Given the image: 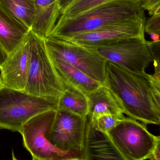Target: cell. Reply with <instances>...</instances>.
<instances>
[{
  "label": "cell",
  "instance_id": "1",
  "mask_svg": "<svg viewBox=\"0 0 160 160\" xmlns=\"http://www.w3.org/2000/svg\"><path fill=\"white\" fill-rule=\"evenodd\" d=\"M105 73L103 84L117 98L124 114L146 125H160L151 100L148 75L141 76L108 61Z\"/></svg>",
  "mask_w": 160,
  "mask_h": 160
},
{
  "label": "cell",
  "instance_id": "2",
  "mask_svg": "<svg viewBox=\"0 0 160 160\" xmlns=\"http://www.w3.org/2000/svg\"><path fill=\"white\" fill-rule=\"evenodd\" d=\"M144 11L139 0H112L73 18L61 16L50 36L68 38L111 23L146 20Z\"/></svg>",
  "mask_w": 160,
  "mask_h": 160
},
{
  "label": "cell",
  "instance_id": "3",
  "mask_svg": "<svg viewBox=\"0 0 160 160\" xmlns=\"http://www.w3.org/2000/svg\"><path fill=\"white\" fill-rule=\"evenodd\" d=\"M58 102V99L37 97L3 86L0 88V129L20 132L32 118L57 110Z\"/></svg>",
  "mask_w": 160,
  "mask_h": 160
},
{
  "label": "cell",
  "instance_id": "4",
  "mask_svg": "<svg viewBox=\"0 0 160 160\" xmlns=\"http://www.w3.org/2000/svg\"><path fill=\"white\" fill-rule=\"evenodd\" d=\"M31 57L24 92L37 97L58 99L66 88L46 46L45 39L31 30Z\"/></svg>",
  "mask_w": 160,
  "mask_h": 160
},
{
  "label": "cell",
  "instance_id": "5",
  "mask_svg": "<svg viewBox=\"0 0 160 160\" xmlns=\"http://www.w3.org/2000/svg\"><path fill=\"white\" fill-rule=\"evenodd\" d=\"M57 110L41 113L28 120L20 133L25 148L33 158L41 160H68L84 159V156L65 153L57 149L48 136L56 117Z\"/></svg>",
  "mask_w": 160,
  "mask_h": 160
},
{
  "label": "cell",
  "instance_id": "6",
  "mask_svg": "<svg viewBox=\"0 0 160 160\" xmlns=\"http://www.w3.org/2000/svg\"><path fill=\"white\" fill-rule=\"evenodd\" d=\"M45 41L51 57L63 60L93 79L104 84L107 61L96 52L68 39L52 36Z\"/></svg>",
  "mask_w": 160,
  "mask_h": 160
},
{
  "label": "cell",
  "instance_id": "7",
  "mask_svg": "<svg viewBox=\"0 0 160 160\" xmlns=\"http://www.w3.org/2000/svg\"><path fill=\"white\" fill-rule=\"evenodd\" d=\"M107 133L127 160L149 159L153 153L156 136L135 119L125 117Z\"/></svg>",
  "mask_w": 160,
  "mask_h": 160
},
{
  "label": "cell",
  "instance_id": "8",
  "mask_svg": "<svg viewBox=\"0 0 160 160\" xmlns=\"http://www.w3.org/2000/svg\"><path fill=\"white\" fill-rule=\"evenodd\" d=\"M87 48L106 61L144 77L148 75L146 69L153 62L145 38H126L109 46Z\"/></svg>",
  "mask_w": 160,
  "mask_h": 160
},
{
  "label": "cell",
  "instance_id": "9",
  "mask_svg": "<svg viewBox=\"0 0 160 160\" xmlns=\"http://www.w3.org/2000/svg\"><path fill=\"white\" fill-rule=\"evenodd\" d=\"M87 122V116L58 110L48 141L61 151L83 156Z\"/></svg>",
  "mask_w": 160,
  "mask_h": 160
},
{
  "label": "cell",
  "instance_id": "10",
  "mask_svg": "<svg viewBox=\"0 0 160 160\" xmlns=\"http://www.w3.org/2000/svg\"><path fill=\"white\" fill-rule=\"evenodd\" d=\"M146 21L115 22L91 32L79 34L64 39L86 47H98L109 46L126 38H145Z\"/></svg>",
  "mask_w": 160,
  "mask_h": 160
},
{
  "label": "cell",
  "instance_id": "11",
  "mask_svg": "<svg viewBox=\"0 0 160 160\" xmlns=\"http://www.w3.org/2000/svg\"><path fill=\"white\" fill-rule=\"evenodd\" d=\"M31 57L29 32L22 43L8 55L0 67V78L4 86L24 91Z\"/></svg>",
  "mask_w": 160,
  "mask_h": 160
},
{
  "label": "cell",
  "instance_id": "12",
  "mask_svg": "<svg viewBox=\"0 0 160 160\" xmlns=\"http://www.w3.org/2000/svg\"><path fill=\"white\" fill-rule=\"evenodd\" d=\"M83 156L84 160H127L107 133L96 128L88 116Z\"/></svg>",
  "mask_w": 160,
  "mask_h": 160
},
{
  "label": "cell",
  "instance_id": "13",
  "mask_svg": "<svg viewBox=\"0 0 160 160\" xmlns=\"http://www.w3.org/2000/svg\"><path fill=\"white\" fill-rule=\"evenodd\" d=\"M88 117L91 122L106 115H124V111L119 101L112 92L104 84L87 95Z\"/></svg>",
  "mask_w": 160,
  "mask_h": 160
},
{
  "label": "cell",
  "instance_id": "14",
  "mask_svg": "<svg viewBox=\"0 0 160 160\" xmlns=\"http://www.w3.org/2000/svg\"><path fill=\"white\" fill-rule=\"evenodd\" d=\"M34 3L36 13L31 30L46 39L51 35L62 15L59 0H34Z\"/></svg>",
  "mask_w": 160,
  "mask_h": 160
},
{
  "label": "cell",
  "instance_id": "15",
  "mask_svg": "<svg viewBox=\"0 0 160 160\" xmlns=\"http://www.w3.org/2000/svg\"><path fill=\"white\" fill-rule=\"evenodd\" d=\"M30 31L0 6V47L8 55L22 43Z\"/></svg>",
  "mask_w": 160,
  "mask_h": 160
},
{
  "label": "cell",
  "instance_id": "16",
  "mask_svg": "<svg viewBox=\"0 0 160 160\" xmlns=\"http://www.w3.org/2000/svg\"><path fill=\"white\" fill-rule=\"evenodd\" d=\"M50 57L58 75L66 85L75 88L87 96L102 85L63 60Z\"/></svg>",
  "mask_w": 160,
  "mask_h": 160
},
{
  "label": "cell",
  "instance_id": "17",
  "mask_svg": "<svg viewBox=\"0 0 160 160\" xmlns=\"http://www.w3.org/2000/svg\"><path fill=\"white\" fill-rule=\"evenodd\" d=\"M65 86L64 91L58 98L57 110L69 112L80 116H87L88 104L87 95L75 88Z\"/></svg>",
  "mask_w": 160,
  "mask_h": 160
},
{
  "label": "cell",
  "instance_id": "18",
  "mask_svg": "<svg viewBox=\"0 0 160 160\" xmlns=\"http://www.w3.org/2000/svg\"><path fill=\"white\" fill-rule=\"evenodd\" d=\"M0 6L31 30L36 13L34 0H0Z\"/></svg>",
  "mask_w": 160,
  "mask_h": 160
},
{
  "label": "cell",
  "instance_id": "19",
  "mask_svg": "<svg viewBox=\"0 0 160 160\" xmlns=\"http://www.w3.org/2000/svg\"><path fill=\"white\" fill-rule=\"evenodd\" d=\"M112 0H71L61 11V17L73 18L92 8Z\"/></svg>",
  "mask_w": 160,
  "mask_h": 160
},
{
  "label": "cell",
  "instance_id": "20",
  "mask_svg": "<svg viewBox=\"0 0 160 160\" xmlns=\"http://www.w3.org/2000/svg\"><path fill=\"white\" fill-rule=\"evenodd\" d=\"M125 118L124 115H106L99 118L94 122L90 121L96 128L102 132L107 133L109 131L115 128L121 119Z\"/></svg>",
  "mask_w": 160,
  "mask_h": 160
},
{
  "label": "cell",
  "instance_id": "21",
  "mask_svg": "<svg viewBox=\"0 0 160 160\" xmlns=\"http://www.w3.org/2000/svg\"><path fill=\"white\" fill-rule=\"evenodd\" d=\"M145 32L148 34L155 33L160 37V15L151 16L146 20L145 24Z\"/></svg>",
  "mask_w": 160,
  "mask_h": 160
},
{
  "label": "cell",
  "instance_id": "22",
  "mask_svg": "<svg viewBox=\"0 0 160 160\" xmlns=\"http://www.w3.org/2000/svg\"><path fill=\"white\" fill-rule=\"evenodd\" d=\"M148 46L153 62H160V39L158 41H148Z\"/></svg>",
  "mask_w": 160,
  "mask_h": 160
},
{
  "label": "cell",
  "instance_id": "23",
  "mask_svg": "<svg viewBox=\"0 0 160 160\" xmlns=\"http://www.w3.org/2000/svg\"><path fill=\"white\" fill-rule=\"evenodd\" d=\"M150 95L154 108L160 118V93L150 82Z\"/></svg>",
  "mask_w": 160,
  "mask_h": 160
},
{
  "label": "cell",
  "instance_id": "24",
  "mask_svg": "<svg viewBox=\"0 0 160 160\" xmlns=\"http://www.w3.org/2000/svg\"><path fill=\"white\" fill-rule=\"evenodd\" d=\"M144 10H147L149 14L160 5V0H139Z\"/></svg>",
  "mask_w": 160,
  "mask_h": 160
},
{
  "label": "cell",
  "instance_id": "25",
  "mask_svg": "<svg viewBox=\"0 0 160 160\" xmlns=\"http://www.w3.org/2000/svg\"><path fill=\"white\" fill-rule=\"evenodd\" d=\"M149 159L160 160V136H156L155 148Z\"/></svg>",
  "mask_w": 160,
  "mask_h": 160
},
{
  "label": "cell",
  "instance_id": "26",
  "mask_svg": "<svg viewBox=\"0 0 160 160\" xmlns=\"http://www.w3.org/2000/svg\"><path fill=\"white\" fill-rule=\"evenodd\" d=\"M154 68H155V73L154 74L160 76V62H154Z\"/></svg>",
  "mask_w": 160,
  "mask_h": 160
},
{
  "label": "cell",
  "instance_id": "27",
  "mask_svg": "<svg viewBox=\"0 0 160 160\" xmlns=\"http://www.w3.org/2000/svg\"><path fill=\"white\" fill-rule=\"evenodd\" d=\"M71 1V0H59V5L61 8V11Z\"/></svg>",
  "mask_w": 160,
  "mask_h": 160
},
{
  "label": "cell",
  "instance_id": "28",
  "mask_svg": "<svg viewBox=\"0 0 160 160\" xmlns=\"http://www.w3.org/2000/svg\"><path fill=\"white\" fill-rule=\"evenodd\" d=\"M150 35V38L153 41H158L160 39V37L158 34L155 33H150L148 34Z\"/></svg>",
  "mask_w": 160,
  "mask_h": 160
},
{
  "label": "cell",
  "instance_id": "29",
  "mask_svg": "<svg viewBox=\"0 0 160 160\" xmlns=\"http://www.w3.org/2000/svg\"><path fill=\"white\" fill-rule=\"evenodd\" d=\"M151 16H157L160 15V5L156 8L149 14Z\"/></svg>",
  "mask_w": 160,
  "mask_h": 160
},
{
  "label": "cell",
  "instance_id": "30",
  "mask_svg": "<svg viewBox=\"0 0 160 160\" xmlns=\"http://www.w3.org/2000/svg\"><path fill=\"white\" fill-rule=\"evenodd\" d=\"M5 55V52L0 47V61L4 58Z\"/></svg>",
  "mask_w": 160,
  "mask_h": 160
},
{
  "label": "cell",
  "instance_id": "31",
  "mask_svg": "<svg viewBox=\"0 0 160 160\" xmlns=\"http://www.w3.org/2000/svg\"><path fill=\"white\" fill-rule=\"evenodd\" d=\"M153 76V77L155 78L160 83V76H158V75H156L155 74H153L152 75Z\"/></svg>",
  "mask_w": 160,
  "mask_h": 160
},
{
  "label": "cell",
  "instance_id": "32",
  "mask_svg": "<svg viewBox=\"0 0 160 160\" xmlns=\"http://www.w3.org/2000/svg\"><path fill=\"white\" fill-rule=\"evenodd\" d=\"M12 160H18L15 157V155H14V153L13 152H12Z\"/></svg>",
  "mask_w": 160,
  "mask_h": 160
},
{
  "label": "cell",
  "instance_id": "33",
  "mask_svg": "<svg viewBox=\"0 0 160 160\" xmlns=\"http://www.w3.org/2000/svg\"><path fill=\"white\" fill-rule=\"evenodd\" d=\"M3 86H4L3 85L2 82V80L1 79V78H0V88L2 87Z\"/></svg>",
  "mask_w": 160,
  "mask_h": 160
},
{
  "label": "cell",
  "instance_id": "34",
  "mask_svg": "<svg viewBox=\"0 0 160 160\" xmlns=\"http://www.w3.org/2000/svg\"><path fill=\"white\" fill-rule=\"evenodd\" d=\"M68 160H84V159H71Z\"/></svg>",
  "mask_w": 160,
  "mask_h": 160
},
{
  "label": "cell",
  "instance_id": "35",
  "mask_svg": "<svg viewBox=\"0 0 160 160\" xmlns=\"http://www.w3.org/2000/svg\"><path fill=\"white\" fill-rule=\"evenodd\" d=\"M32 160H41L38 159L36 158H33V157H32Z\"/></svg>",
  "mask_w": 160,
  "mask_h": 160
}]
</instances>
